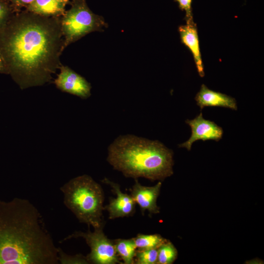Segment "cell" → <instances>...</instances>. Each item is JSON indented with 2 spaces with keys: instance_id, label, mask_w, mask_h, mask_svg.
<instances>
[{
  "instance_id": "7a4b0ae2",
  "label": "cell",
  "mask_w": 264,
  "mask_h": 264,
  "mask_svg": "<svg viewBox=\"0 0 264 264\" xmlns=\"http://www.w3.org/2000/svg\"><path fill=\"white\" fill-rule=\"evenodd\" d=\"M57 249L29 200H0V264H58Z\"/></svg>"
},
{
  "instance_id": "e0dca14e",
  "label": "cell",
  "mask_w": 264,
  "mask_h": 264,
  "mask_svg": "<svg viewBox=\"0 0 264 264\" xmlns=\"http://www.w3.org/2000/svg\"><path fill=\"white\" fill-rule=\"evenodd\" d=\"M157 259V249H138L136 250L134 264H155Z\"/></svg>"
},
{
  "instance_id": "52a82bcc",
  "label": "cell",
  "mask_w": 264,
  "mask_h": 264,
  "mask_svg": "<svg viewBox=\"0 0 264 264\" xmlns=\"http://www.w3.org/2000/svg\"><path fill=\"white\" fill-rule=\"evenodd\" d=\"M59 69L60 73L54 81L57 88L82 99L90 96L91 87L85 78L67 66L62 65Z\"/></svg>"
},
{
  "instance_id": "ffe728a7",
  "label": "cell",
  "mask_w": 264,
  "mask_h": 264,
  "mask_svg": "<svg viewBox=\"0 0 264 264\" xmlns=\"http://www.w3.org/2000/svg\"><path fill=\"white\" fill-rule=\"evenodd\" d=\"M178 4L180 10L185 12V20L186 22L193 21L192 14V0H175Z\"/></svg>"
},
{
  "instance_id": "d6986e66",
  "label": "cell",
  "mask_w": 264,
  "mask_h": 264,
  "mask_svg": "<svg viewBox=\"0 0 264 264\" xmlns=\"http://www.w3.org/2000/svg\"><path fill=\"white\" fill-rule=\"evenodd\" d=\"M8 0H0V27L9 19L13 13Z\"/></svg>"
},
{
  "instance_id": "9a60e30c",
  "label": "cell",
  "mask_w": 264,
  "mask_h": 264,
  "mask_svg": "<svg viewBox=\"0 0 264 264\" xmlns=\"http://www.w3.org/2000/svg\"><path fill=\"white\" fill-rule=\"evenodd\" d=\"M138 249H158L168 240L159 234L146 235L138 234L133 238Z\"/></svg>"
},
{
  "instance_id": "3957f363",
  "label": "cell",
  "mask_w": 264,
  "mask_h": 264,
  "mask_svg": "<svg viewBox=\"0 0 264 264\" xmlns=\"http://www.w3.org/2000/svg\"><path fill=\"white\" fill-rule=\"evenodd\" d=\"M107 161L126 177L163 180L173 174V152L157 140L121 135L108 148Z\"/></svg>"
},
{
  "instance_id": "7402d4cb",
  "label": "cell",
  "mask_w": 264,
  "mask_h": 264,
  "mask_svg": "<svg viewBox=\"0 0 264 264\" xmlns=\"http://www.w3.org/2000/svg\"><path fill=\"white\" fill-rule=\"evenodd\" d=\"M34 0H9L12 4L17 7H27Z\"/></svg>"
},
{
  "instance_id": "8992f818",
  "label": "cell",
  "mask_w": 264,
  "mask_h": 264,
  "mask_svg": "<svg viewBox=\"0 0 264 264\" xmlns=\"http://www.w3.org/2000/svg\"><path fill=\"white\" fill-rule=\"evenodd\" d=\"M88 228L86 232L75 231L61 242L72 238H83L90 249V252L86 256L89 264H122L116 254L113 240H110L105 235L103 227L95 228L93 232L90 231L89 227Z\"/></svg>"
},
{
  "instance_id": "cb8c5ba5",
  "label": "cell",
  "mask_w": 264,
  "mask_h": 264,
  "mask_svg": "<svg viewBox=\"0 0 264 264\" xmlns=\"http://www.w3.org/2000/svg\"></svg>"
},
{
  "instance_id": "5b68a950",
  "label": "cell",
  "mask_w": 264,
  "mask_h": 264,
  "mask_svg": "<svg viewBox=\"0 0 264 264\" xmlns=\"http://www.w3.org/2000/svg\"><path fill=\"white\" fill-rule=\"evenodd\" d=\"M104 18L93 13L86 0H73L71 8L61 18L64 49L87 34L107 26Z\"/></svg>"
},
{
  "instance_id": "6da1fadb",
  "label": "cell",
  "mask_w": 264,
  "mask_h": 264,
  "mask_svg": "<svg viewBox=\"0 0 264 264\" xmlns=\"http://www.w3.org/2000/svg\"><path fill=\"white\" fill-rule=\"evenodd\" d=\"M61 18L26 10L13 13L0 27V49L9 74L21 89L50 82L62 65Z\"/></svg>"
},
{
  "instance_id": "2e32d148",
  "label": "cell",
  "mask_w": 264,
  "mask_h": 264,
  "mask_svg": "<svg viewBox=\"0 0 264 264\" xmlns=\"http://www.w3.org/2000/svg\"><path fill=\"white\" fill-rule=\"evenodd\" d=\"M177 251L173 244L167 241L157 249V264H172L176 259Z\"/></svg>"
},
{
  "instance_id": "277c9868",
  "label": "cell",
  "mask_w": 264,
  "mask_h": 264,
  "mask_svg": "<svg viewBox=\"0 0 264 264\" xmlns=\"http://www.w3.org/2000/svg\"><path fill=\"white\" fill-rule=\"evenodd\" d=\"M64 203L80 222L94 229L104 227V195L100 184L90 176L75 177L60 187Z\"/></svg>"
},
{
  "instance_id": "5bb4252c",
  "label": "cell",
  "mask_w": 264,
  "mask_h": 264,
  "mask_svg": "<svg viewBox=\"0 0 264 264\" xmlns=\"http://www.w3.org/2000/svg\"><path fill=\"white\" fill-rule=\"evenodd\" d=\"M117 255L124 264H134V257L136 247L133 238L117 239L113 240Z\"/></svg>"
},
{
  "instance_id": "44dd1931",
  "label": "cell",
  "mask_w": 264,
  "mask_h": 264,
  "mask_svg": "<svg viewBox=\"0 0 264 264\" xmlns=\"http://www.w3.org/2000/svg\"><path fill=\"white\" fill-rule=\"evenodd\" d=\"M0 73L9 74V70L6 62L0 49Z\"/></svg>"
},
{
  "instance_id": "ba28073f",
  "label": "cell",
  "mask_w": 264,
  "mask_h": 264,
  "mask_svg": "<svg viewBox=\"0 0 264 264\" xmlns=\"http://www.w3.org/2000/svg\"><path fill=\"white\" fill-rule=\"evenodd\" d=\"M185 122L191 129V135L187 141L179 144V147L190 151L193 143L197 140L219 141L222 137L223 131L222 128L213 121L205 119L202 112L193 119L186 120Z\"/></svg>"
},
{
  "instance_id": "8fae6325",
  "label": "cell",
  "mask_w": 264,
  "mask_h": 264,
  "mask_svg": "<svg viewBox=\"0 0 264 264\" xmlns=\"http://www.w3.org/2000/svg\"><path fill=\"white\" fill-rule=\"evenodd\" d=\"M178 31L181 43L187 47L192 54L198 72L201 77L204 76V67L199 44L198 30L193 21L180 25Z\"/></svg>"
},
{
  "instance_id": "4fadbf2b",
  "label": "cell",
  "mask_w": 264,
  "mask_h": 264,
  "mask_svg": "<svg viewBox=\"0 0 264 264\" xmlns=\"http://www.w3.org/2000/svg\"><path fill=\"white\" fill-rule=\"evenodd\" d=\"M66 5L56 0H34L26 10L42 16L62 17L65 12Z\"/></svg>"
},
{
  "instance_id": "9c48e42d",
  "label": "cell",
  "mask_w": 264,
  "mask_h": 264,
  "mask_svg": "<svg viewBox=\"0 0 264 264\" xmlns=\"http://www.w3.org/2000/svg\"><path fill=\"white\" fill-rule=\"evenodd\" d=\"M101 181L109 185L116 196L115 198H110L109 203L104 207V210L109 213V218L113 220L132 216L135 212L136 203L132 196L123 193L118 184L108 178L105 177Z\"/></svg>"
},
{
  "instance_id": "30bf717a",
  "label": "cell",
  "mask_w": 264,
  "mask_h": 264,
  "mask_svg": "<svg viewBox=\"0 0 264 264\" xmlns=\"http://www.w3.org/2000/svg\"><path fill=\"white\" fill-rule=\"evenodd\" d=\"M135 183L130 189L131 196L137 204L143 215L147 211L150 214H157L160 212V208L157 205L156 201L159 195L162 183L158 181L153 186L142 185L135 178Z\"/></svg>"
},
{
  "instance_id": "ac0fdd59",
  "label": "cell",
  "mask_w": 264,
  "mask_h": 264,
  "mask_svg": "<svg viewBox=\"0 0 264 264\" xmlns=\"http://www.w3.org/2000/svg\"><path fill=\"white\" fill-rule=\"evenodd\" d=\"M58 261L61 264H88L86 256L82 254L70 255L66 253L61 248L58 247Z\"/></svg>"
},
{
  "instance_id": "603a6c76",
  "label": "cell",
  "mask_w": 264,
  "mask_h": 264,
  "mask_svg": "<svg viewBox=\"0 0 264 264\" xmlns=\"http://www.w3.org/2000/svg\"><path fill=\"white\" fill-rule=\"evenodd\" d=\"M57 0V1H59L60 2H64V3H67V2L69 0Z\"/></svg>"
},
{
  "instance_id": "7c38bea8",
  "label": "cell",
  "mask_w": 264,
  "mask_h": 264,
  "mask_svg": "<svg viewBox=\"0 0 264 264\" xmlns=\"http://www.w3.org/2000/svg\"><path fill=\"white\" fill-rule=\"evenodd\" d=\"M195 100L200 109L205 107H221L233 110H237L235 98L220 92L208 88L202 84L199 91L196 94Z\"/></svg>"
}]
</instances>
